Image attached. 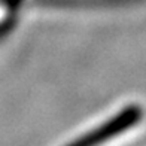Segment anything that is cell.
Returning a JSON list of instances; mask_svg holds the SVG:
<instances>
[{
    "instance_id": "6da1fadb",
    "label": "cell",
    "mask_w": 146,
    "mask_h": 146,
    "mask_svg": "<svg viewBox=\"0 0 146 146\" xmlns=\"http://www.w3.org/2000/svg\"><path fill=\"white\" fill-rule=\"evenodd\" d=\"M143 110L137 104H130L115 113L104 115L98 124L90 125L76 136L69 139L67 143H110L121 139L142 121Z\"/></svg>"
}]
</instances>
